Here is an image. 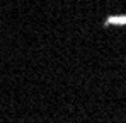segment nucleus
Returning a JSON list of instances; mask_svg holds the SVG:
<instances>
[{"label": "nucleus", "instance_id": "1", "mask_svg": "<svg viewBox=\"0 0 126 123\" xmlns=\"http://www.w3.org/2000/svg\"><path fill=\"white\" fill-rule=\"evenodd\" d=\"M106 24H116V26H119V24H126V16H116V17H109V19L106 20Z\"/></svg>", "mask_w": 126, "mask_h": 123}]
</instances>
